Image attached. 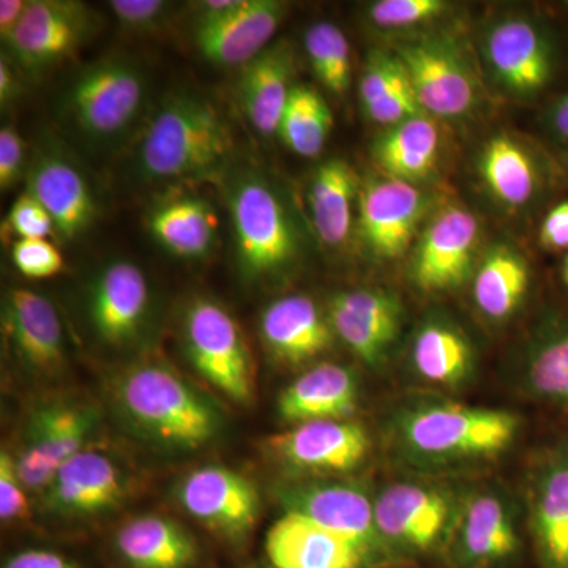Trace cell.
<instances>
[{
    "label": "cell",
    "mask_w": 568,
    "mask_h": 568,
    "mask_svg": "<svg viewBox=\"0 0 568 568\" xmlns=\"http://www.w3.org/2000/svg\"><path fill=\"white\" fill-rule=\"evenodd\" d=\"M521 429V417L511 410L416 398L392 413L387 437L403 465L435 474L496 462L514 447Z\"/></svg>",
    "instance_id": "cell-1"
},
{
    "label": "cell",
    "mask_w": 568,
    "mask_h": 568,
    "mask_svg": "<svg viewBox=\"0 0 568 568\" xmlns=\"http://www.w3.org/2000/svg\"><path fill=\"white\" fill-rule=\"evenodd\" d=\"M234 149L233 130L219 104L183 89L149 114L134 144L132 170L151 183L200 181L226 170Z\"/></svg>",
    "instance_id": "cell-2"
},
{
    "label": "cell",
    "mask_w": 568,
    "mask_h": 568,
    "mask_svg": "<svg viewBox=\"0 0 568 568\" xmlns=\"http://www.w3.org/2000/svg\"><path fill=\"white\" fill-rule=\"evenodd\" d=\"M151 80L129 54H110L71 74L59 95L62 125L91 152L122 148L148 121Z\"/></svg>",
    "instance_id": "cell-3"
},
{
    "label": "cell",
    "mask_w": 568,
    "mask_h": 568,
    "mask_svg": "<svg viewBox=\"0 0 568 568\" xmlns=\"http://www.w3.org/2000/svg\"><path fill=\"white\" fill-rule=\"evenodd\" d=\"M227 213L235 263L246 280L274 282L304 256V235L282 192L257 171H235L226 179Z\"/></svg>",
    "instance_id": "cell-4"
},
{
    "label": "cell",
    "mask_w": 568,
    "mask_h": 568,
    "mask_svg": "<svg viewBox=\"0 0 568 568\" xmlns=\"http://www.w3.org/2000/svg\"><path fill=\"white\" fill-rule=\"evenodd\" d=\"M119 398L134 424L166 446L197 448L219 429V416L204 396L164 365L130 368L119 383Z\"/></svg>",
    "instance_id": "cell-5"
},
{
    "label": "cell",
    "mask_w": 568,
    "mask_h": 568,
    "mask_svg": "<svg viewBox=\"0 0 568 568\" xmlns=\"http://www.w3.org/2000/svg\"><path fill=\"white\" fill-rule=\"evenodd\" d=\"M463 495L437 480H396L375 495L377 530L396 562L444 555Z\"/></svg>",
    "instance_id": "cell-6"
},
{
    "label": "cell",
    "mask_w": 568,
    "mask_h": 568,
    "mask_svg": "<svg viewBox=\"0 0 568 568\" xmlns=\"http://www.w3.org/2000/svg\"><path fill=\"white\" fill-rule=\"evenodd\" d=\"M182 335L190 362L207 383L234 402L252 399V353L226 308L211 298H196L186 306Z\"/></svg>",
    "instance_id": "cell-7"
},
{
    "label": "cell",
    "mask_w": 568,
    "mask_h": 568,
    "mask_svg": "<svg viewBox=\"0 0 568 568\" xmlns=\"http://www.w3.org/2000/svg\"><path fill=\"white\" fill-rule=\"evenodd\" d=\"M100 17L77 0H29L9 40L7 55L28 74H43L69 62L99 32Z\"/></svg>",
    "instance_id": "cell-8"
},
{
    "label": "cell",
    "mask_w": 568,
    "mask_h": 568,
    "mask_svg": "<svg viewBox=\"0 0 568 568\" xmlns=\"http://www.w3.org/2000/svg\"><path fill=\"white\" fill-rule=\"evenodd\" d=\"M523 491L537 568H568V432L530 455Z\"/></svg>",
    "instance_id": "cell-9"
},
{
    "label": "cell",
    "mask_w": 568,
    "mask_h": 568,
    "mask_svg": "<svg viewBox=\"0 0 568 568\" xmlns=\"http://www.w3.org/2000/svg\"><path fill=\"white\" fill-rule=\"evenodd\" d=\"M287 511L304 515L317 525L353 541L373 568L398 566L376 525L375 493L347 480H306L284 487Z\"/></svg>",
    "instance_id": "cell-10"
},
{
    "label": "cell",
    "mask_w": 568,
    "mask_h": 568,
    "mask_svg": "<svg viewBox=\"0 0 568 568\" xmlns=\"http://www.w3.org/2000/svg\"><path fill=\"white\" fill-rule=\"evenodd\" d=\"M481 51L493 80L517 99H536L547 91L558 71L555 37L532 18L496 21L485 33Z\"/></svg>",
    "instance_id": "cell-11"
},
{
    "label": "cell",
    "mask_w": 568,
    "mask_h": 568,
    "mask_svg": "<svg viewBox=\"0 0 568 568\" xmlns=\"http://www.w3.org/2000/svg\"><path fill=\"white\" fill-rule=\"evenodd\" d=\"M24 181V192L47 209L62 241H77L99 219V200L91 181L58 142H41L29 160Z\"/></svg>",
    "instance_id": "cell-12"
},
{
    "label": "cell",
    "mask_w": 568,
    "mask_h": 568,
    "mask_svg": "<svg viewBox=\"0 0 568 568\" xmlns=\"http://www.w3.org/2000/svg\"><path fill=\"white\" fill-rule=\"evenodd\" d=\"M521 536L510 503L496 489L463 495L444 555L455 568H503L519 555Z\"/></svg>",
    "instance_id": "cell-13"
},
{
    "label": "cell",
    "mask_w": 568,
    "mask_h": 568,
    "mask_svg": "<svg viewBox=\"0 0 568 568\" xmlns=\"http://www.w3.org/2000/svg\"><path fill=\"white\" fill-rule=\"evenodd\" d=\"M369 450L368 432L354 420L304 422L267 440V452L278 465L308 476L353 473Z\"/></svg>",
    "instance_id": "cell-14"
},
{
    "label": "cell",
    "mask_w": 568,
    "mask_h": 568,
    "mask_svg": "<svg viewBox=\"0 0 568 568\" xmlns=\"http://www.w3.org/2000/svg\"><path fill=\"white\" fill-rule=\"evenodd\" d=\"M396 55L426 114L458 119L474 110L478 99L476 78L450 41L414 40L398 47Z\"/></svg>",
    "instance_id": "cell-15"
},
{
    "label": "cell",
    "mask_w": 568,
    "mask_h": 568,
    "mask_svg": "<svg viewBox=\"0 0 568 568\" xmlns=\"http://www.w3.org/2000/svg\"><path fill=\"white\" fill-rule=\"evenodd\" d=\"M480 224L474 213L450 205L437 213L418 241L410 278L424 293H450L473 274Z\"/></svg>",
    "instance_id": "cell-16"
},
{
    "label": "cell",
    "mask_w": 568,
    "mask_h": 568,
    "mask_svg": "<svg viewBox=\"0 0 568 568\" xmlns=\"http://www.w3.org/2000/svg\"><path fill=\"white\" fill-rule=\"evenodd\" d=\"M403 315L398 295L384 290L342 291L332 295L327 306L336 338L373 369L383 368L390 358Z\"/></svg>",
    "instance_id": "cell-17"
},
{
    "label": "cell",
    "mask_w": 568,
    "mask_h": 568,
    "mask_svg": "<svg viewBox=\"0 0 568 568\" xmlns=\"http://www.w3.org/2000/svg\"><path fill=\"white\" fill-rule=\"evenodd\" d=\"M287 11L283 0H241L223 17L193 21L194 50L213 65L242 69L271 47Z\"/></svg>",
    "instance_id": "cell-18"
},
{
    "label": "cell",
    "mask_w": 568,
    "mask_h": 568,
    "mask_svg": "<svg viewBox=\"0 0 568 568\" xmlns=\"http://www.w3.org/2000/svg\"><path fill=\"white\" fill-rule=\"evenodd\" d=\"M425 211L426 196L414 183L375 179L358 193V235L377 260L394 261L409 248Z\"/></svg>",
    "instance_id": "cell-19"
},
{
    "label": "cell",
    "mask_w": 568,
    "mask_h": 568,
    "mask_svg": "<svg viewBox=\"0 0 568 568\" xmlns=\"http://www.w3.org/2000/svg\"><path fill=\"white\" fill-rule=\"evenodd\" d=\"M151 301V284L140 265L126 260L104 264L89 290L93 332L104 345H130L148 324Z\"/></svg>",
    "instance_id": "cell-20"
},
{
    "label": "cell",
    "mask_w": 568,
    "mask_h": 568,
    "mask_svg": "<svg viewBox=\"0 0 568 568\" xmlns=\"http://www.w3.org/2000/svg\"><path fill=\"white\" fill-rule=\"evenodd\" d=\"M178 499L194 519L231 538L246 536L261 511L256 487L227 467L193 470L179 485Z\"/></svg>",
    "instance_id": "cell-21"
},
{
    "label": "cell",
    "mask_w": 568,
    "mask_h": 568,
    "mask_svg": "<svg viewBox=\"0 0 568 568\" xmlns=\"http://www.w3.org/2000/svg\"><path fill=\"white\" fill-rule=\"evenodd\" d=\"M2 328L22 365L41 375L65 364V339L58 310L37 291L13 287L3 298Z\"/></svg>",
    "instance_id": "cell-22"
},
{
    "label": "cell",
    "mask_w": 568,
    "mask_h": 568,
    "mask_svg": "<svg viewBox=\"0 0 568 568\" xmlns=\"http://www.w3.org/2000/svg\"><path fill=\"white\" fill-rule=\"evenodd\" d=\"M519 386L568 424V308L548 310L534 325L521 354Z\"/></svg>",
    "instance_id": "cell-23"
},
{
    "label": "cell",
    "mask_w": 568,
    "mask_h": 568,
    "mask_svg": "<svg viewBox=\"0 0 568 568\" xmlns=\"http://www.w3.org/2000/svg\"><path fill=\"white\" fill-rule=\"evenodd\" d=\"M215 205L193 190H170L145 212V230L155 244L179 260H204L215 250L220 230Z\"/></svg>",
    "instance_id": "cell-24"
},
{
    "label": "cell",
    "mask_w": 568,
    "mask_h": 568,
    "mask_svg": "<svg viewBox=\"0 0 568 568\" xmlns=\"http://www.w3.org/2000/svg\"><path fill=\"white\" fill-rule=\"evenodd\" d=\"M260 328L268 353L290 366L315 361L331 349L335 336L327 313L304 294L284 295L265 306Z\"/></svg>",
    "instance_id": "cell-25"
},
{
    "label": "cell",
    "mask_w": 568,
    "mask_h": 568,
    "mask_svg": "<svg viewBox=\"0 0 568 568\" xmlns=\"http://www.w3.org/2000/svg\"><path fill=\"white\" fill-rule=\"evenodd\" d=\"M265 552L275 568H373L353 541L294 511L268 530Z\"/></svg>",
    "instance_id": "cell-26"
},
{
    "label": "cell",
    "mask_w": 568,
    "mask_h": 568,
    "mask_svg": "<svg viewBox=\"0 0 568 568\" xmlns=\"http://www.w3.org/2000/svg\"><path fill=\"white\" fill-rule=\"evenodd\" d=\"M295 54L287 40L274 41L267 50L241 69L237 99L245 118L263 136H276L280 121L295 82Z\"/></svg>",
    "instance_id": "cell-27"
},
{
    "label": "cell",
    "mask_w": 568,
    "mask_h": 568,
    "mask_svg": "<svg viewBox=\"0 0 568 568\" xmlns=\"http://www.w3.org/2000/svg\"><path fill=\"white\" fill-rule=\"evenodd\" d=\"M123 491L121 470L111 458L81 450L59 467L48 487V503L61 514L92 517L121 503Z\"/></svg>",
    "instance_id": "cell-28"
},
{
    "label": "cell",
    "mask_w": 568,
    "mask_h": 568,
    "mask_svg": "<svg viewBox=\"0 0 568 568\" xmlns=\"http://www.w3.org/2000/svg\"><path fill=\"white\" fill-rule=\"evenodd\" d=\"M358 405V377L338 364H320L293 381L278 396V414L293 424L351 420Z\"/></svg>",
    "instance_id": "cell-29"
},
{
    "label": "cell",
    "mask_w": 568,
    "mask_h": 568,
    "mask_svg": "<svg viewBox=\"0 0 568 568\" xmlns=\"http://www.w3.org/2000/svg\"><path fill=\"white\" fill-rule=\"evenodd\" d=\"M410 365L424 383L459 390L476 375V351L457 324L432 317L418 325L414 335Z\"/></svg>",
    "instance_id": "cell-30"
},
{
    "label": "cell",
    "mask_w": 568,
    "mask_h": 568,
    "mask_svg": "<svg viewBox=\"0 0 568 568\" xmlns=\"http://www.w3.org/2000/svg\"><path fill=\"white\" fill-rule=\"evenodd\" d=\"M358 193L361 179L346 160L334 156L317 166L310 185L308 201L313 226L323 244L332 248L345 244L353 230Z\"/></svg>",
    "instance_id": "cell-31"
},
{
    "label": "cell",
    "mask_w": 568,
    "mask_h": 568,
    "mask_svg": "<svg viewBox=\"0 0 568 568\" xmlns=\"http://www.w3.org/2000/svg\"><path fill=\"white\" fill-rule=\"evenodd\" d=\"M119 555L133 568H189L197 556L181 525L156 515L130 519L115 536Z\"/></svg>",
    "instance_id": "cell-32"
},
{
    "label": "cell",
    "mask_w": 568,
    "mask_h": 568,
    "mask_svg": "<svg viewBox=\"0 0 568 568\" xmlns=\"http://www.w3.org/2000/svg\"><path fill=\"white\" fill-rule=\"evenodd\" d=\"M485 185L507 207H526L544 190V171L532 153L506 134L485 144L478 160Z\"/></svg>",
    "instance_id": "cell-33"
},
{
    "label": "cell",
    "mask_w": 568,
    "mask_h": 568,
    "mask_svg": "<svg viewBox=\"0 0 568 568\" xmlns=\"http://www.w3.org/2000/svg\"><path fill=\"white\" fill-rule=\"evenodd\" d=\"M530 287L528 260L518 250L496 245L478 265L473 297L487 320L504 323L525 304Z\"/></svg>",
    "instance_id": "cell-34"
},
{
    "label": "cell",
    "mask_w": 568,
    "mask_h": 568,
    "mask_svg": "<svg viewBox=\"0 0 568 568\" xmlns=\"http://www.w3.org/2000/svg\"><path fill=\"white\" fill-rule=\"evenodd\" d=\"M439 149V129L420 114L390 126L373 145V156L387 178L413 183L432 173Z\"/></svg>",
    "instance_id": "cell-35"
},
{
    "label": "cell",
    "mask_w": 568,
    "mask_h": 568,
    "mask_svg": "<svg viewBox=\"0 0 568 568\" xmlns=\"http://www.w3.org/2000/svg\"><path fill=\"white\" fill-rule=\"evenodd\" d=\"M93 426V410L74 405L43 407L33 417L26 447L47 459L55 470L82 450Z\"/></svg>",
    "instance_id": "cell-36"
},
{
    "label": "cell",
    "mask_w": 568,
    "mask_h": 568,
    "mask_svg": "<svg viewBox=\"0 0 568 568\" xmlns=\"http://www.w3.org/2000/svg\"><path fill=\"white\" fill-rule=\"evenodd\" d=\"M332 125L334 115L324 97L312 85L295 84L276 136L297 155L315 159L323 152Z\"/></svg>",
    "instance_id": "cell-37"
},
{
    "label": "cell",
    "mask_w": 568,
    "mask_h": 568,
    "mask_svg": "<svg viewBox=\"0 0 568 568\" xmlns=\"http://www.w3.org/2000/svg\"><path fill=\"white\" fill-rule=\"evenodd\" d=\"M304 44L321 84L335 95H345L353 80V55L345 32L334 22H315L306 29Z\"/></svg>",
    "instance_id": "cell-38"
},
{
    "label": "cell",
    "mask_w": 568,
    "mask_h": 568,
    "mask_svg": "<svg viewBox=\"0 0 568 568\" xmlns=\"http://www.w3.org/2000/svg\"><path fill=\"white\" fill-rule=\"evenodd\" d=\"M448 3L443 0H379L368 7V20L384 29H405L440 17Z\"/></svg>",
    "instance_id": "cell-39"
},
{
    "label": "cell",
    "mask_w": 568,
    "mask_h": 568,
    "mask_svg": "<svg viewBox=\"0 0 568 568\" xmlns=\"http://www.w3.org/2000/svg\"><path fill=\"white\" fill-rule=\"evenodd\" d=\"M11 261L22 276L47 280L61 274L65 261L50 239H22L11 246Z\"/></svg>",
    "instance_id": "cell-40"
},
{
    "label": "cell",
    "mask_w": 568,
    "mask_h": 568,
    "mask_svg": "<svg viewBox=\"0 0 568 568\" xmlns=\"http://www.w3.org/2000/svg\"><path fill=\"white\" fill-rule=\"evenodd\" d=\"M108 6L121 28L132 33L160 31L178 10V3L166 0H111Z\"/></svg>",
    "instance_id": "cell-41"
},
{
    "label": "cell",
    "mask_w": 568,
    "mask_h": 568,
    "mask_svg": "<svg viewBox=\"0 0 568 568\" xmlns=\"http://www.w3.org/2000/svg\"><path fill=\"white\" fill-rule=\"evenodd\" d=\"M405 80H407V73L398 55L384 51L369 52L361 84H358L362 108L375 103Z\"/></svg>",
    "instance_id": "cell-42"
},
{
    "label": "cell",
    "mask_w": 568,
    "mask_h": 568,
    "mask_svg": "<svg viewBox=\"0 0 568 568\" xmlns=\"http://www.w3.org/2000/svg\"><path fill=\"white\" fill-rule=\"evenodd\" d=\"M3 230L13 235L14 241L22 239H50L55 234L54 222L50 213L32 194L22 192L11 204L7 213Z\"/></svg>",
    "instance_id": "cell-43"
},
{
    "label": "cell",
    "mask_w": 568,
    "mask_h": 568,
    "mask_svg": "<svg viewBox=\"0 0 568 568\" xmlns=\"http://www.w3.org/2000/svg\"><path fill=\"white\" fill-rule=\"evenodd\" d=\"M364 111L368 115L369 121L388 126H395L398 123L416 118V115L425 114L422 111L420 104H418L409 77H407V80L399 82L386 95L376 100L375 103L364 108Z\"/></svg>",
    "instance_id": "cell-44"
},
{
    "label": "cell",
    "mask_w": 568,
    "mask_h": 568,
    "mask_svg": "<svg viewBox=\"0 0 568 568\" xmlns=\"http://www.w3.org/2000/svg\"><path fill=\"white\" fill-rule=\"evenodd\" d=\"M29 500L26 487L18 476L14 458L9 452L0 454V518L3 523L28 517Z\"/></svg>",
    "instance_id": "cell-45"
},
{
    "label": "cell",
    "mask_w": 568,
    "mask_h": 568,
    "mask_svg": "<svg viewBox=\"0 0 568 568\" xmlns=\"http://www.w3.org/2000/svg\"><path fill=\"white\" fill-rule=\"evenodd\" d=\"M28 144L14 126L0 130V190L9 192L28 171Z\"/></svg>",
    "instance_id": "cell-46"
},
{
    "label": "cell",
    "mask_w": 568,
    "mask_h": 568,
    "mask_svg": "<svg viewBox=\"0 0 568 568\" xmlns=\"http://www.w3.org/2000/svg\"><path fill=\"white\" fill-rule=\"evenodd\" d=\"M538 241L548 252H568V200L556 204L545 215Z\"/></svg>",
    "instance_id": "cell-47"
},
{
    "label": "cell",
    "mask_w": 568,
    "mask_h": 568,
    "mask_svg": "<svg viewBox=\"0 0 568 568\" xmlns=\"http://www.w3.org/2000/svg\"><path fill=\"white\" fill-rule=\"evenodd\" d=\"M3 568H78L59 552L47 549H29L18 552Z\"/></svg>",
    "instance_id": "cell-48"
},
{
    "label": "cell",
    "mask_w": 568,
    "mask_h": 568,
    "mask_svg": "<svg viewBox=\"0 0 568 568\" xmlns=\"http://www.w3.org/2000/svg\"><path fill=\"white\" fill-rule=\"evenodd\" d=\"M10 61L9 55L2 54L0 59V104L3 110L11 106L21 95L20 71Z\"/></svg>",
    "instance_id": "cell-49"
},
{
    "label": "cell",
    "mask_w": 568,
    "mask_h": 568,
    "mask_svg": "<svg viewBox=\"0 0 568 568\" xmlns=\"http://www.w3.org/2000/svg\"><path fill=\"white\" fill-rule=\"evenodd\" d=\"M549 132L555 134L564 148L568 149V91L559 95L545 112Z\"/></svg>",
    "instance_id": "cell-50"
},
{
    "label": "cell",
    "mask_w": 568,
    "mask_h": 568,
    "mask_svg": "<svg viewBox=\"0 0 568 568\" xmlns=\"http://www.w3.org/2000/svg\"><path fill=\"white\" fill-rule=\"evenodd\" d=\"M29 0H2L0 2V39L9 40L11 33L20 24L28 9Z\"/></svg>",
    "instance_id": "cell-51"
},
{
    "label": "cell",
    "mask_w": 568,
    "mask_h": 568,
    "mask_svg": "<svg viewBox=\"0 0 568 568\" xmlns=\"http://www.w3.org/2000/svg\"><path fill=\"white\" fill-rule=\"evenodd\" d=\"M562 159L564 171H566V173L568 174V153H566V155H564Z\"/></svg>",
    "instance_id": "cell-52"
}]
</instances>
